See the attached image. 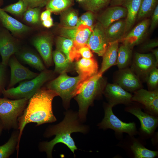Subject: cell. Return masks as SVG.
I'll use <instances>...</instances> for the list:
<instances>
[{
    "instance_id": "6da1fadb",
    "label": "cell",
    "mask_w": 158,
    "mask_h": 158,
    "mask_svg": "<svg viewBox=\"0 0 158 158\" xmlns=\"http://www.w3.org/2000/svg\"><path fill=\"white\" fill-rule=\"evenodd\" d=\"M58 96L53 90L41 87L29 99L27 107L18 119L19 144L23 129L28 123H36L37 126L56 120L53 113L52 103L54 98Z\"/></svg>"
},
{
    "instance_id": "7a4b0ae2",
    "label": "cell",
    "mask_w": 158,
    "mask_h": 158,
    "mask_svg": "<svg viewBox=\"0 0 158 158\" xmlns=\"http://www.w3.org/2000/svg\"><path fill=\"white\" fill-rule=\"evenodd\" d=\"M78 113L68 111L66 113L63 120L59 123L48 127L44 134L46 137L55 135L51 141L42 142L39 145V150L45 152L47 157H52V152L54 146L57 143H61L66 145L74 154L77 149L71 134L73 133L80 132L85 133L86 127L79 121Z\"/></svg>"
},
{
    "instance_id": "3957f363",
    "label": "cell",
    "mask_w": 158,
    "mask_h": 158,
    "mask_svg": "<svg viewBox=\"0 0 158 158\" xmlns=\"http://www.w3.org/2000/svg\"><path fill=\"white\" fill-rule=\"evenodd\" d=\"M105 82L102 75L98 73L84 83L79 93L75 96L79 106L78 114L81 120L85 119L89 107L103 91Z\"/></svg>"
},
{
    "instance_id": "277c9868",
    "label": "cell",
    "mask_w": 158,
    "mask_h": 158,
    "mask_svg": "<svg viewBox=\"0 0 158 158\" xmlns=\"http://www.w3.org/2000/svg\"><path fill=\"white\" fill-rule=\"evenodd\" d=\"M51 71L45 70L35 78L20 83L17 87L5 89L2 92L4 97L12 99L27 98L29 99L46 82L53 77Z\"/></svg>"
},
{
    "instance_id": "5b68a950",
    "label": "cell",
    "mask_w": 158,
    "mask_h": 158,
    "mask_svg": "<svg viewBox=\"0 0 158 158\" xmlns=\"http://www.w3.org/2000/svg\"><path fill=\"white\" fill-rule=\"evenodd\" d=\"M82 86L79 75L71 77L65 73L60 74L49 82L47 87L55 91L61 97L64 103L67 105L72 98L79 93Z\"/></svg>"
},
{
    "instance_id": "8992f818",
    "label": "cell",
    "mask_w": 158,
    "mask_h": 158,
    "mask_svg": "<svg viewBox=\"0 0 158 158\" xmlns=\"http://www.w3.org/2000/svg\"><path fill=\"white\" fill-rule=\"evenodd\" d=\"M29 100L27 98L11 100L5 97L0 98V119L4 129H18V118Z\"/></svg>"
},
{
    "instance_id": "52a82bcc",
    "label": "cell",
    "mask_w": 158,
    "mask_h": 158,
    "mask_svg": "<svg viewBox=\"0 0 158 158\" xmlns=\"http://www.w3.org/2000/svg\"><path fill=\"white\" fill-rule=\"evenodd\" d=\"M113 106L108 104L104 108V116L98 126L103 129H111L117 133H123L132 136L136 133V125L134 122L126 123L119 119L114 114Z\"/></svg>"
},
{
    "instance_id": "ba28073f",
    "label": "cell",
    "mask_w": 158,
    "mask_h": 158,
    "mask_svg": "<svg viewBox=\"0 0 158 158\" xmlns=\"http://www.w3.org/2000/svg\"><path fill=\"white\" fill-rule=\"evenodd\" d=\"M157 66L152 53L135 52L130 68L140 79L143 78L146 80L150 71Z\"/></svg>"
},
{
    "instance_id": "9c48e42d",
    "label": "cell",
    "mask_w": 158,
    "mask_h": 158,
    "mask_svg": "<svg viewBox=\"0 0 158 158\" xmlns=\"http://www.w3.org/2000/svg\"><path fill=\"white\" fill-rule=\"evenodd\" d=\"M8 64L10 68L11 76L7 89L13 87L22 80L32 79L38 75L22 65L13 55L10 58Z\"/></svg>"
},
{
    "instance_id": "30bf717a",
    "label": "cell",
    "mask_w": 158,
    "mask_h": 158,
    "mask_svg": "<svg viewBox=\"0 0 158 158\" xmlns=\"http://www.w3.org/2000/svg\"><path fill=\"white\" fill-rule=\"evenodd\" d=\"M132 98V101L138 102L145 107L152 115L158 114V90L156 89L148 91L141 88L135 91Z\"/></svg>"
},
{
    "instance_id": "8fae6325",
    "label": "cell",
    "mask_w": 158,
    "mask_h": 158,
    "mask_svg": "<svg viewBox=\"0 0 158 158\" xmlns=\"http://www.w3.org/2000/svg\"><path fill=\"white\" fill-rule=\"evenodd\" d=\"M115 81L128 92H134L142 87L140 79L131 68L119 69L115 75Z\"/></svg>"
},
{
    "instance_id": "7c38bea8",
    "label": "cell",
    "mask_w": 158,
    "mask_h": 158,
    "mask_svg": "<svg viewBox=\"0 0 158 158\" xmlns=\"http://www.w3.org/2000/svg\"><path fill=\"white\" fill-rule=\"evenodd\" d=\"M103 92L109 104L113 107L119 104L129 105L132 102V95L115 83L107 84Z\"/></svg>"
},
{
    "instance_id": "4fadbf2b",
    "label": "cell",
    "mask_w": 158,
    "mask_h": 158,
    "mask_svg": "<svg viewBox=\"0 0 158 158\" xmlns=\"http://www.w3.org/2000/svg\"><path fill=\"white\" fill-rule=\"evenodd\" d=\"M109 44L104 29L98 22L94 27L87 44L93 52L102 56Z\"/></svg>"
},
{
    "instance_id": "5bb4252c",
    "label": "cell",
    "mask_w": 158,
    "mask_h": 158,
    "mask_svg": "<svg viewBox=\"0 0 158 158\" xmlns=\"http://www.w3.org/2000/svg\"><path fill=\"white\" fill-rule=\"evenodd\" d=\"M17 42L6 30L0 29V54L1 63L7 66L10 57L19 51Z\"/></svg>"
},
{
    "instance_id": "9a60e30c",
    "label": "cell",
    "mask_w": 158,
    "mask_h": 158,
    "mask_svg": "<svg viewBox=\"0 0 158 158\" xmlns=\"http://www.w3.org/2000/svg\"><path fill=\"white\" fill-rule=\"evenodd\" d=\"M93 28L81 24L73 27H63L60 30L61 36L71 39L78 45L87 44Z\"/></svg>"
},
{
    "instance_id": "2e32d148",
    "label": "cell",
    "mask_w": 158,
    "mask_h": 158,
    "mask_svg": "<svg viewBox=\"0 0 158 158\" xmlns=\"http://www.w3.org/2000/svg\"><path fill=\"white\" fill-rule=\"evenodd\" d=\"M150 24L149 19H144L138 24L119 42L132 49L140 43L145 37Z\"/></svg>"
},
{
    "instance_id": "e0dca14e",
    "label": "cell",
    "mask_w": 158,
    "mask_h": 158,
    "mask_svg": "<svg viewBox=\"0 0 158 158\" xmlns=\"http://www.w3.org/2000/svg\"><path fill=\"white\" fill-rule=\"evenodd\" d=\"M32 44L41 56L45 64L47 67L52 64L51 37L47 34H43L35 37Z\"/></svg>"
},
{
    "instance_id": "ac0fdd59",
    "label": "cell",
    "mask_w": 158,
    "mask_h": 158,
    "mask_svg": "<svg viewBox=\"0 0 158 158\" xmlns=\"http://www.w3.org/2000/svg\"><path fill=\"white\" fill-rule=\"evenodd\" d=\"M75 66L83 85L98 73L97 63L93 57L89 59L82 58L76 61Z\"/></svg>"
},
{
    "instance_id": "d6986e66",
    "label": "cell",
    "mask_w": 158,
    "mask_h": 158,
    "mask_svg": "<svg viewBox=\"0 0 158 158\" xmlns=\"http://www.w3.org/2000/svg\"><path fill=\"white\" fill-rule=\"evenodd\" d=\"M126 111L138 118L141 123V129L142 131L148 134L153 132L158 124L157 118L143 112L140 108L137 107L127 108Z\"/></svg>"
},
{
    "instance_id": "ffe728a7",
    "label": "cell",
    "mask_w": 158,
    "mask_h": 158,
    "mask_svg": "<svg viewBox=\"0 0 158 158\" xmlns=\"http://www.w3.org/2000/svg\"><path fill=\"white\" fill-rule=\"evenodd\" d=\"M126 8L121 6H111L107 8L98 18L99 22L106 29L114 22L126 18Z\"/></svg>"
},
{
    "instance_id": "44dd1931",
    "label": "cell",
    "mask_w": 158,
    "mask_h": 158,
    "mask_svg": "<svg viewBox=\"0 0 158 158\" xmlns=\"http://www.w3.org/2000/svg\"><path fill=\"white\" fill-rule=\"evenodd\" d=\"M56 49L62 52L71 62L79 59L81 57L78 52L79 46L73 40L60 36L56 41Z\"/></svg>"
},
{
    "instance_id": "7402d4cb",
    "label": "cell",
    "mask_w": 158,
    "mask_h": 158,
    "mask_svg": "<svg viewBox=\"0 0 158 158\" xmlns=\"http://www.w3.org/2000/svg\"><path fill=\"white\" fill-rule=\"evenodd\" d=\"M0 22L4 28L16 35L26 33L32 29L31 28L8 15L0 8Z\"/></svg>"
},
{
    "instance_id": "603a6c76",
    "label": "cell",
    "mask_w": 158,
    "mask_h": 158,
    "mask_svg": "<svg viewBox=\"0 0 158 158\" xmlns=\"http://www.w3.org/2000/svg\"><path fill=\"white\" fill-rule=\"evenodd\" d=\"M118 41L109 43L108 46L102 56V61L101 69L98 73L102 75L103 73L111 66L116 65Z\"/></svg>"
},
{
    "instance_id": "cb8c5ba5",
    "label": "cell",
    "mask_w": 158,
    "mask_h": 158,
    "mask_svg": "<svg viewBox=\"0 0 158 158\" xmlns=\"http://www.w3.org/2000/svg\"><path fill=\"white\" fill-rule=\"evenodd\" d=\"M141 1V0H124L121 5L127 11L125 20L126 33L130 30L137 20Z\"/></svg>"
},
{
    "instance_id": "d4e9b609",
    "label": "cell",
    "mask_w": 158,
    "mask_h": 158,
    "mask_svg": "<svg viewBox=\"0 0 158 158\" xmlns=\"http://www.w3.org/2000/svg\"><path fill=\"white\" fill-rule=\"evenodd\" d=\"M106 37L109 43L119 42L126 33L125 20H119L111 24L104 29Z\"/></svg>"
},
{
    "instance_id": "484cf974",
    "label": "cell",
    "mask_w": 158,
    "mask_h": 158,
    "mask_svg": "<svg viewBox=\"0 0 158 158\" xmlns=\"http://www.w3.org/2000/svg\"><path fill=\"white\" fill-rule=\"evenodd\" d=\"M19 130L18 129H15L8 141L0 146V158H9L15 150H17V157H18L19 148Z\"/></svg>"
},
{
    "instance_id": "4316f807",
    "label": "cell",
    "mask_w": 158,
    "mask_h": 158,
    "mask_svg": "<svg viewBox=\"0 0 158 158\" xmlns=\"http://www.w3.org/2000/svg\"><path fill=\"white\" fill-rule=\"evenodd\" d=\"M16 54L19 59L38 71L45 70V67L40 57L36 54L29 51H19Z\"/></svg>"
},
{
    "instance_id": "83f0119b",
    "label": "cell",
    "mask_w": 158,
    "mask_h": 158,
    "mask_svg": "<svg viewBox=\"0 0 158 158\" xmlns=\"http://www.w3.org/2000/svg\"><path fill=\"white\" fill-rule=\"evenodd\" d=\"M52 56L55 65L54 72L61 74L70 70L72 62L62 52L56 49L52 52Z\"/></svg>"
},
{
    "instance_id": "f1b7e54d",
    "label": "cell",
    "mask_w": 158,
    "mask_h": 158,
    "mask_svg": "<svg viewBox=\"0 0 158 158\" xmlns=\"http://www.w3.org/2000/svg\"><path fill=\"white\" fill-rule=\"evenodd\" d=\"M132 49L123 44L118 47L116 65L119 69L128 67L131 62Z\"/></svg>"
},
{
    "instance_id": "f546056e",
    "label": "cell",
    "mask_w": 158,
    "mask_h": 158,
    "mask_svg": "<svg viewBox=\"0 0 158 158\" xmlns=\"http://www.w3.org/2000/svg\"><path fill=\"white\" fill-rule=\"evenodd\" d=\"M130 148L136 158H153L158 155L157 151L148 150L136 141L130 146Z\"/></svg>"
},
{
    "instance_id": "4dcf8cb0",
    "label": "cell",
    "mask_w": 158,
    "mask_h": 158,
    "mask_svg": "<svg viewBox=\"0 0 158 158\" xmlns=\"http://www.w3.org/2000/svg\"><path fill=\"white\" fill-rule=\"evenodd\" d=\"M73 2V0H48L46 8L51 12L59 13L68 8Z\"/></svg>"
},
{
    "instance_id": "1f68e13d",
    "label": "cell",
    "mask_w": 158,
    "mask_h": 158,
    "mask_svg": "<svg viewBox=\"0 0 158 158\" xmlns=\"http://www.w3.org/2000/svg\"><path fill=\"white\" fill-rule=\"evenodd\" d=\"M158 4V0H141L137 20H141L153 12Z\"/></svg>"
},
{
    "instance_id": "d6a6232c",
    "label": "cell",
    "mask_w": 158,
    "mask_h": 158,
    "mask_svg": "<svg viewBox=\"0 0 158 158\" xmlns=\"http://www.w3.org/2000/svg\"><path fill=\"white\" fill-rule=\"evenodd\" d=\"M111 0H85V8L93 13L97 12L107 6Z\"/></svg>"
},
{
    "instance_id": "836d02e7",
    "label": "cell",
    "mask_w": 158,
    "mask_h": 158,
    "mask_svg": "<svg viewBox=\"0 0 158 158\" xmlns=\"http://www.w3.org/2000/svg\"><path fill=\"white\" fill-rule=\"evenodd\" d=\"M28 8L27 5L22 0L6 6L2 8L5 12L17 16H21Z\"/></svg>"
},
{
    "instance_id": "e575fe53",
    "label": "cell",
    "mask_w": 158,
    "mask_h": 158,
    "mask_svg": "<svg viewBox=\"0 0 158 158\" xmlns=\"http://www.w3.org/2000/svg\"><path fill=\"white\" fill-rule=\"evenodd\" d=\"M40 8H28L23 14V19L27 23L34 25L38 24L40 22Z\"/></svg>"
},
{
    "instance_id": "d590c367",
    "label": "cell",
    "mask_w": 158,
    "mask_h": 158,
    "mask_svg": "<svg viewBox=\"0 0 158 158\" xmlns=\"http://www.w3.org/2000/svg\"><path fill=\"white\" fill-rule=\"evenodd\" d=\"M61 18V22L64 27H73L76 26L78 18L75 11L69 10L66 11Z\"/></svg>"
},
{
    "instance_id": "8d00e7d4",
    "label": "cell",
    "mask_w": 158,
    "mask_h": 158,
    "mask_svg": "<svg viewBox=\"0 0 158 158\" xmlns=\"http://www.w3.org/2000/svg\"><path fill=\"white\" fill-rule=\"evenodd\" d=\"M146 80L150 90L157 89L158 83V69L157 67H154L150 71Z\"/></svg>"
},
{
    "instance_id": "74e56055",
    "label": "cell",
    "mask_w": 158,
    "mask_h": 158,
    "mask_svg": "<svg viewBox=\"0 0 158 158\" xmlns=\"http://www.w3.org/2000/svg\"><path fill=\"white\" fill-rule=\"evenodd\" d=\"M93 13L89 11L82 15L79 18L76 26L82 24L86 25L93 28L94 16Z\"/></svg>"
},
{
    "instance_id": "f35d334b",
    "label": "cell",
    "mask_w": 158,
    "mask_h": 158,
    "mask_svg": "<svg viewBox=\"0 0 158 158\" xmlns=\"http://www.w3.org/2000/svg\"><path fill=\"white\" fill-rule=\"evenodd\" d=\"M78 52L80 57L89 59L93 57V54L91 49L87 44L80 45L78 50Z\"/></svg>"
},
{
    "instance_id": "ab89813d",
    "label": "cell",
    "mask_w": 158,
    "mask_h": 158,
    "mask_svg": "<svg viewBox=\"0 0 158 158\" xmlns=\"http://www.w3.org/2000/svg\"><path fill=\"white\" fill-rule=\"evenodd\" d=\"M28 8H41L45 6L48 0H22Z\"/></svg>"
},
{
    "instance_id": "60d3db41",
    "label": "cell",
    "mask_w": 158,
    "mask_h": 158,
    "mask_svg": "<svg viewBox=\"0 0 158 158\" xmlns=\"http://www.w3.org/2000/svg\"><path fill=\"white\" fill-rule=\"evenodd\" d=\"M6 66L0 63V95L5 88L6 81Z\"/></svg>"
},
{
    "instance_id": "b9f144b4",
    "label": "cell",
    "mask_w": 158,
    "mask_h": 158,
    "mask_svg": "<svg viewBox=\"0 0 158 158\" xmlns=\"http://www.w3.org/2000/svg\"><path fill=\"white\" fill-rule=\"evenodd\" d=\"M150 28V32H152L156 27L158 23V4L153 12Z\"/></svg>"
},
{
    "instance_id": "7bdbcfd3",
    "label": "cell",
    "mask_w": 158,
    "mask_h": 158,
    "mask_svg": "<svg viewBox=\"0 0 158 158\" xmlns=\"http://www.w3.org/2000/svg\"><path fill=\"white\" fill-rule=\"evenodd\" d=\"M158 46V41L156 40H152L144 44L142 46L141 49L143 51H147L152 50Z\"/></svg>"
},
{
    "instance_id": "ee69618b",
    "label": "cell",
    "mask_w": 158,
    "mask_h": 158,
    "mask_svg": "<svg viewBox=\"0 0 158 158\" xmlns=\"http://www.w3.org/2000/svg\"><path fill=\"white\" fill-rule=\"evenodd\" d=\"M51 12L46 10L42 12L40 15V19L42 21L46 20L51 17Z\"/></svg>"
},
{
    "instance_id": "f6af8a7d",
    "label": "cell",
    "mask_w": 158,
    "mask_h": 158,
    "mask_svg": "<svg viewBox=\"0 0 158 158\" xmlns=\"http://www.w3.org/2000/svg\"><path fill=\"white\" fill-rule=\"evenodd\" d=\"M42 25L45 27L49 28L53 25V19L51 17L48 19L42 21Z\"/></svg>"
},
{
    "instance_id": "bcb514c9",
    "label": "cell",
    "mask_w": 158,
    "mask_h": 158,
    "mask_svg": "<svg viewBox=\"0 0 158 158\" xmlns=\"http://www.w3.org/2000/svg\"><path fill=\"white\" fill-rule=\"evenodd\" d=\"M124 0H111L110 4L111 6H121Z\"/></svg>"
},
{
    "instance_id": "7dc6e473",
    "label": "cell",
    "mask_w": 158,
    "mask_h": 158,
    "mask_svg": "<svg viewBox=\"0 0 158 158\" xmlns=\"http://www.w3.org/2000/svg\"><path fill=\"white\" fill-rule=\"evenodd\" d=\"M152 54L154 56L155 59L157 63L158 64V49H156L152 50Z\"/></svg>"
},
{
    "instance_id": "c3c4849f",
    "label": "cell",
    "mask_w": 158,
    "mask_h": 158,
    "mask_svg": "<svg viewBox=\"0 0 158 158\" xmlns=\"http://www.w3.org/2000/svg\"><path fill=\"white\" fill-rule=\"evenodd\" d=\"M4 129V126L2 123L0 119V137L1 135L3 130Z\"/></svg>"
},
{
    "instance_id": "681fc988",
    "label": "cell",
    "mask_w": 158,
    "mask_h": 158,
    "mask_svg": "<svg viewBox=\"0 0 158 158\" xmlns=\"http://www.w3.org/2000/svg\"><path fill=\"white\" fill-rule=\"evenodd\" d=\"M77 1H78L79 2H83V1H84L85 0H76Z\"/></svg>"
},
{
    "instance_id": "f907efd6",
    "label": "cell",
    "mask_w": 158,
    "mask_h": 158,
    "mask_svg": "<svg viewBox=\"0 0 158 158\" xmlns=\"http://www.w3.org/2000/svg\"><path fill=\"white\" fill-rule=\"evenodd\" d=\"M3 3V0H0V5H1Z\"/></svg>"
}]
</instances>
